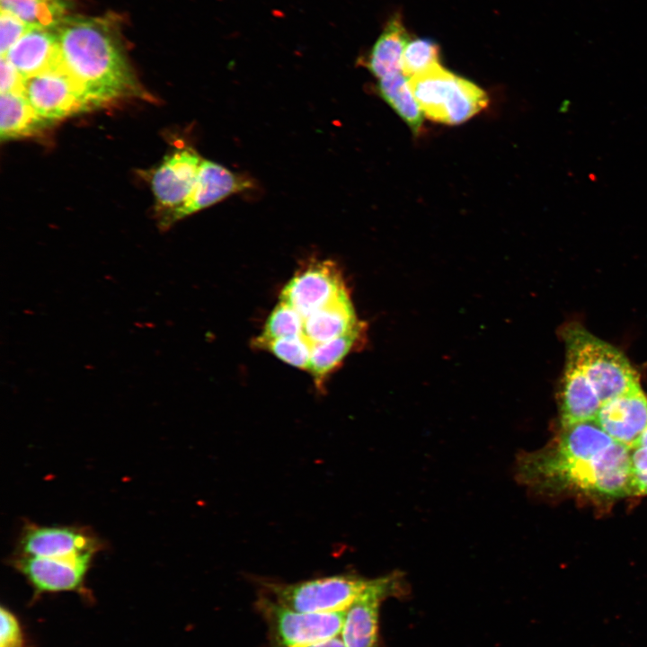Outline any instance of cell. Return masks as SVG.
I'll use <instances>...</instances> for the list:
<instances>
[{
	"instance_id": "cell-20",
	"label": "cell",
	"mask_w": 647,
	"mask_h": 647,
	"mask_svg": "<svg viewBox=\"0 0 647 647\" xmlns=\"http://www.w3.org/2000/svg\"><path fill=\"white\" fill-rule=\"evenodd\" d=\"M366 324L361 323L350 332L312 346L308 372L317 388H322L326 377L333 372L365 339Z\"/></svg>"
},
{
	"instance_id": "cell-8",
	"label": "cell",
	"mask_w": 647,
	"mask_h": 647,
	"mask_svg": "<svg viewBox=\"0 0 647 647\" xmlns=\"http://www.w3.org/2000/svg\"><path fill=\"white\" fill-rule=\"evenodd\" d=\"M23 94L35 112L50 123L91 109L60 63L26 79Z\"/></svg>"
},
{
	"instance_id": "cell-21",
	"label": "cell",
	"mask_w": 647,
	"mask_h": 647,
	"mask_svg": "<svg viewBox=\"0 0 647 647\" xmlns=\"http://www.w3.org/2000/svg\"><path fill=\"white\" fill-rule=\"evenodd\" d=\"M8 13L31 27L56 28L66 16V0H0Z\"/></svg>"
},
{
	"instance_id": "cell-31",
	"label": "cell",
	"mask_w": 647,
	"mask_h": 647,
	"mask_svg": "<svg viewBox=\"0 0 647 647\" xmlns=\"http://www.w3.org/2000/svg\"><path fill=\"white\" fill-rule=\"evenodd\" d=\"M310 647H346L341 637H334Z\"/></svg>"
},
{
	"instance_id": "cell-24",
	"label": "cell",
	"mask_w": 647,
	"mask_h": 647,
	"mask_svg": "<svg viewBox=\"0 0 647 647\" xmlns=\"http://www.w3.org/2000/svg\"><path fill=\"white\" fill-rule=\"evenodd\" d=\"M256 347L270 351L292 367L308 370L312 345L304 334L266 341Z\"/></svg>"
},
{
	"instance_id": "cell-26",
	"label": "cell",
	"mask_w": 647,
	"mask_h": 647,
	"mask_svg": "<svg viewBox=\"0 0 647 647\" xmlns=\"http://www.w3.org/2000/svg\"><path fill=\"white\" fill-rule=\"evenodd\" d=\"M31 28L13 15L1 12L0 15V52L1 57L4 56L7 51L25 34Z\"/></svg>"
},
{
	"instance_id": "cell-1",
	"label": "cell",
	"mask_w": 647,
	"mask_h": 647,
	"mask_svg": "<svg viewBox=\"0 0 647 647\" xmlns=\"http://www.w3.org/2000/svg\"><path fill=\"white\" fill-rule=\"evenodd\" d=\"M59 63L91 109L142 95L115 27L99 17L66 15L55 28Z\"/></svg>"
},
{
	"instance_id": "cell-32",
	"label": "cell",
	"mask_w": 647,
	"mask_h": 647,
	"mask_svg": "<svg viewBox=\"0 0 647 647\" xmlns=\"http://www.w3.org/2000/svg\"><path fill=\"white\" fill-rule=\"evenodd\" d=\"M639 448H647V426L644 429V430L643 431V433L641 434V436L639 437L634 449Z\"/></svg>"
},
{
	"instance_id": "cell-12",
	"label": "cell",
	"mask_w": 647,
	"mask_h": 647,
	"mask_svg": "<svg viewBox=\"0 0 647 647\" xmlns=\"http://www.w3.org/2000/svg\"><path fill=\"white\" fill-rule=\"evenodd\" d=\"M202 158L191 147L168 155L150 177L156 209L163 216L187 199L196 182Z\"/></svg>"
},
{
	"instance_id": "cell-10",
	"label": "cell",
	"mask_w": 647,
	"mask_h": 647,
	"mask_svg": "<svg viewBox=\"0 0 647 647\" xmlns=\"http://www.w3.org/2000/svg\"><path fill=\"white\" fill-rule=\"evenodd\" d=\"M252 185L243 176L223 165L202 160L194 186L187 199L176 208L160 217L159 226L167 229L175 222L204 209L231 194L243 191Z\"/></svg>"
},
{
	"instance_id": "cell-16",
	"label": "cell",
	"mask_w": 647,
	"mask_h": 647,
	"mask_svg": "<svg viewBox=\"0 0 647 647\" xmlns=\"http://www.w3.org/2000/svg\"><path fill=\"white\" fill-rule=\"evenodd\" d=\"M600 399L584 372L567 358L560 389L562 427L595 421Z\"/></svg>"
},
{
	"instance_id": "cell-5",
	"label": "cell",
	"mask_w": 647,
	"mask_h": 647,
	"mask_svg": "<svg viewBox=\"0 0 647 647\" xmlns=\"http://www.w3.org/2000/svg\"><path fill=\"white\" fill-rule=\"evenodd\" d=\"M370 580L341 574L296 583H269L266 587L277 602L307 613L345 612L363 593Z\"/></svg>"
},
{
	"instance_id": "cell-18",
	"label": "cell",
	"mask_w": 647,
	"mask_h": 647,
	"mask_svg": "<svg viewBox=\"0 0 647 647\" xmlns=\"http://www.w3.org/2000/svg\"><path fill=\"white\" fill-rule=\"evenodd\" d=\"M409 38L400 16L386 24L368 58L367 67L379 80L402 72V58Z\"/></svg>"
},
{
	"instance_id": "cell-13",
	"label": "cell",
	"mask_w": 647,
	"mask_h": 647,
	"mask_svg": "<svg viewBox=\"0 0 647 647\" xmlns=\"http://www.w3.org/2000/svg\"><path fill=\"white\" fill-rule=\"evenodd\" d=\"M395 576L370 580L363 593L346 610L341 637L346 647H377L382 600L396 589Z\"/></svg>"
},
{
	"instance_id": "cell-15",
	"label": "cell",
	"mask_w": 647,
	"mask_h": 647,
	"mask_svg": "<svg viewBox=\"0 0 647 647\" xmlns=\"http://www.w3.org/2000/svg\"><path fill=\"white\" fill-rule=\"evenodd\" d=\"M3 57L25 79L58 66L59 49L55 28L31 27Z\"/></svg>"
},
{
	"instance_id": "cell-17",
	"label": "cell",
	"mask_w": 647,
	"mask_h": 647,
	"mask_svg": "<svg viewBox=\"0 0 647 647\" xmlns=\"http://www.w3.org/2000/svg\"><path fill=\"white\" fill-rule=\"evenodd\" d=\"M360 324L346 291L305 318L304 336L313 346L340 337Z\"/></svg>"
},
{
	"instance_id": "cell-23",
	"label": "cell",
	"mask_w": 647,
	"mask_h": 647,
	"mask_svg": "<svg viewBox=\"0 0 647 647\" xmlns=\"http://www.w3.org/2000/svg\"><path fill=\"white\" fill-rule=\"evenodd\" d=\"M305 318L291 306L279 301L267 318L254 345L266 341L304 334Z\"/></svg>"
},
{
	"instance_id": "cell-29",
	"label": "cell",
	"mask_w": 647,
	"mask_h": 647,
	"mask_svg": "<svg viewBox=\"0 0 647 647\" xmlns=\"http://www.w3.org/2000/svg\"><path fill=\"white\" fill-rule=\"evenodd\" d=\"M633 450L631 453L633 472L647 473V448H639Z\"/></svg>"
},
{
	"instance_id": "cell-4",
	"label": "cell",
	"mask_w": 647,
	"mask_h": 647,
	"mask_svg": "<svg viewBox=\"0 0 647 647\" xmlns=\"http://www.w3.org/2000/svg\"><path fill=\"white\" fill-rule=\"evenodd\" d=\"M567 358L584 372L601 404L640 385L639 375L616 348L578 324L563 330Z\"/></svg>"
},
{
	"instance_id": "cell-9",
	"label": "cell",
	"mask_w": 647,
	"mask_h": 647,
	"mask_svg": "<svg viewBox=\"0 0 647 647\" xmlns=\"http://www.w3.org/2000/svg\"><path fill=\"white\" fill-rule=\"evenodd\" d=\"M348 291L336 264L330 261L308 264L297 271L280 293V300L304 318Z\"/></svg>"
},
{
	"instance_id": "cell-27",
	"label": "cell",
	"mask_w": 647,
	"mask_h": 647,
	"mask_svg": "<svg viewBox=\"0 0 647 647\" xmlns=\"http://www.w3.org/2000/svg\"><path fill=\"white\" fill-rule=\"evenodd\" d=\"M0 647H23V639L16 617L6 608H1Z\"/></svg>"
},
{
	"instance_id": "cell-7",
	"label": "cell",
	"mask_w": 647,
	"mask_h": 647,
	"mask_svg": "<svg viewBox=\"0 0 647 647\" xmlns=\"http://www.w3.org/2000/svg\"><path fill=\"white\" fill-rule=\"evenodd\" d=\"M99 537L87 527L42 526L26 523L20 533L14 554L37 557H83L102 549Z\"/></svg>"
},
{
	"instance_id": "cell-19",
	"label": "cell",
	"mask_w": 647,
	"mask_h": 647,
	"mask_svg": "<svg viewBox=\"0 0 647 647\" xmlns=\"http://www.w3.org/2000/svg\"><path fill=\"white\" fill-rule=\"evenodd\" d=\"M50 124L35 112L23 93H1L0 137L2 140L35 136Z\"/></svg>"
},
{
	"instance_id": "cell-22",
	"label": "cell",
	"mask_w": 647,
	"mask_h": 647,
	"mask_svg": "<svg viewBox=\"0 0 647 647\" xmlns=\"http://www.w3.org/2000/svg\"><path fill=\"white\" fill-rule=\"evenodd\" d=\"M382 98L417 133L422 125V111L412 92L409 78L402 72L379 79Z\"/></svg>"
},
{
	"instance_id": "cell-28",
	"label": "cell",
	"mask_w": 647,
	"mask_h": 647,
	"mask_svg": "<svg viewBox=\"0 0 647 647\" xmlns=\"http://www.w3.org/2000/svg\"><path fill=\"white\" fill-rule=\"evenodd\" d=\"M25 80L6 58L1 57V93H23Z\"/></svg>"
},
{
	"instance_id": "cell-14",
	"label": "cell",
	"mask_w": 647,
	"mask_h": 647,
	"mask_svg": "<svg viewBox=\"0 0 647 647\" xmlns=\"http://www.w3.org/2000/svg\"><path fill=\"white\" fill-rule=\"evenodd\" d=\"M595 421L615 441L633 450L647 426V396L640 385L602 403Z\"/></svg>"
},
{
	"instance_id": "cell-3",
	"label": "cell",
	"mask_w": 647,
	"mask_h": 647,
	"mask_svg": "<svg viewBox=\"0 0 647 647\" xmlns=\"http://www.w3.org/2000/svg\"><path fill=\"white\" fill-rule=\"evenodd\" d=\"M412 92L430 120L456 125L469 120L488 104L486 93L439 64L409 78Z\"/></svg>"
},
{
	"instance_id": "cell-6",
	"label": "cell",
	"mask_w": 647,
	"mask_h": 647,
	"mask_svg": "<svg viewBox=\"0 0 647 647\" xmlns=\"http://www.w3.org/2000/svg\"><path fill=\"white\" fill-rule=\"evenodd\" d=\"M259 607L266 618L275 647H310L341 633L345 612L307 613L262 598Z\"/></svg>"
},
{
	"instance_id": "cell-11",
	"label": "cell",
	"mask_w": 647,
	"mask_h": 647,
	"mask_svg": "<svg viewBox=\"0 0 647 647\" xmlns=\"http://www.w3.org/2000/svg\"><path fill=\"white\" fill-rule=\"evenodd\" d=\"M93 557H37L14 554L13 566L40 593L82 589Z\"/></svg>"
},
{
	"instance_id": "cell-2",
	"label": "cell",
	"mask_w": 647,
	"mask_h": 647,
	"mask_svg": "<svg viewBox=\"0 0 647 647\" xmlns=\"http://www.w3.org/2000/svg\"><path fill=\"white\" fill-rule=\"evenodd\" d=\"M527 481L545 487L577 491L607 497L632 494L631 449L615 441L593 458H572L545 449L523 465Z\"/></svg>"
},
{
	"instance_id": "cell-30",
	"label": "cell",
	"mask_w": 647,
	"mask_h": 647,
	"mask_svg": "<svg viewBox=\"0 0 647 647\" xmlns=\"http://www.w3.org/2000/svg\"><path fill=\"white\" fill-rule=\"evenodd\" d=\"M647 494V473H634L632 495Z\"/></svg>"
},
{
	"instance_id": "cell-25",
	"label": "cell",
	"mask_w": 647,
	"mask_h": 647,
	"mask_svg": "<svg viewBox=\"0 0 647 647\" xmlns=\"http://www.w3.org/2000/svg\"><path fill=\"white\" fill-rule=\"evenodd\" d=\"M439 46L431 40H409L402 58V73L411 78L439 65Z\"/></svg>"
}]
</instances>
